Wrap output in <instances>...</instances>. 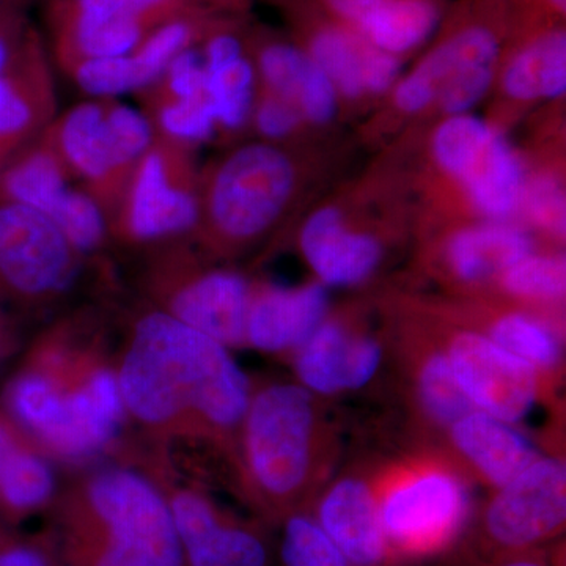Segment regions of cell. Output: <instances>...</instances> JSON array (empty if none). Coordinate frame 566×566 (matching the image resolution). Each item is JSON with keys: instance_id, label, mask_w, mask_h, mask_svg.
I'll return each instance as SVG.
<instances>
[{"instance_id": "1", "label": "cell", "mask_w": 566, "mask_h": 566, "mask_svg": "<svg viewBox=\"0 0 566 566\" xmlns=\"http://www.w3.org/2000/svg\"><path fill=\"white\" fill-rule=\"evenodd\" d=\"M125 411L156 434L237 447L252 387L229 348L161 308L140 312L117 371Z\"/></svg>"}, {"instance_id": "2", "label": "cell", "mask_w": 566, "mask_h": 566, "mask_svg": "<svg viewBox=\"0 0 566 566\" xmlns=\"http://www.w3.org/2000/svg\"><path fill=\"white\" fill-rule=\"evenodd\" d=\"M333 444L318 395L300 382L252 390L237 441L245 493L279 523L307 510L327 483Z\"/></svg>"}, {"instance_id": "3", "label": "cell", "mask_w": 566, "mask_h": 566, "mask_svg": "<svg viewBox=\"0 0 566 566\" xmlns=\"http://www.w3.org/2000/svg\"><path fill=\"white\" fill-rule=\"evenodd\" d=\"M386 539L395 560L452 553L472 520L468 480L446 452H420L371 475Z\"/></svg>"}, {"instance_id": "4", "label": "cell", "mask_w": 566, "mask_h": 566, "mask_svg": "<svg viewBox=\"0 0 566 566\" xmlns=\"http://www.w3.org/2000/svg\"><path fill=\"white\" fill-rule=\"evenodd\" d=\"M296 185V164L277 144L234 148L200 174L199 222L191 240L212 253L255 243L281 221Z\"/></svg>"}, {"instance_id": "5", "label": "cell", "mask_w": 566, "mask_h": 566, "mask_svg": "<svg viewBox=\"0 0 566 566\" xmlns=\"http://www.w3.org/2000/svg\"><path fill=\"white\" fill-rule=\"evenodd\" d=\"M46 134L73 180L102 205L107 218L156 139L144 112L118 98L74 104L55 115Z\"/></svg>"}, {"instance_id": "6", "label": "cell", "mask_w": 566, "mask_h": 566, "mask_svg": "<svg viewBox=\"0 0 566 566\" xmlns=\"http://www.w3.org/2000/svg\"><path fill=\"white\" fill-rule=\"evenodd\" d=\"M566 526V463L539 455L516 479L493 491L455 547L457 556L490 558L556 545Z\"/></svg>"}, {"instance_id": "7", "label": "cell", "mask_w": 566, "mask_h": 566, "mask_svg": "<svg viewBox=\"0 0 566 566\" xmlns=\"http://www.w3.org/2000/svg\"><path fill=\"white\" fill-rule=\"evenodd\" d=\"M196 148L156 136L109 218L111 241L156 248L191 240L199 222L200 172Z\"/></svg>"}, {"instance_id": "8", "label": "cell", "mask_w": 566, "mask_h": 566, "mask_svg": "<svg viewBox=\"0 0 566 566\" xmlns=\"http://www.w3.org/2000/svg\"><path fill=\"white\" fill-rule=\"evenodd\" d=\"M186 241L151 248L145 293L156 308L227 348L245 345L251 283L237 271L205 266Z\"/></svg>"}, {"instance_id": "9", "label": "cell", "mask_w": 566, "mask_h": 566, "mask_svg": "<svg viewBox=\"0 0 566 566\" xmlns=\"http://www.w3.org/2000/svg\"><path fill=\"white\" fill-rule=\"evenodd\" d=\"M434 335L457 385L476 411L523 430L539 405L549 400L553 385L475 327H453Z\"/></svg>"}, {"instance_id": "10", "label": "cell", "mask_w": 566, "mask_h": 566, "mask_svg": "<svg viewBox=\"0 0 566 566\" xmlns=\"http://www.w3.org/2000/svg\"><path fill=\"white\" fill-rule=\"evenodd\" d=\"M84 259L48 216L0 202V300L43 307L66 294Z\"/></svg>"}, {"instance_id": "11", "label": "cell", "mask_w": 566, "mask_h": 566, "mask_svg": "<svg viewBox=\"0 0 566 566\" xmlns=\"http://www.w3.org/2000/svg\"><path fill=\"white\" fill-rule=\"evenodd\" d=\"M431 150L486 218L504 221L520 208L526 185L523 164L509 140L482 118L450 115L436 129Z\"/></svg>"}, {"instance_id": "12", "label": "cell", "mask_w": 566, "mask_h": 566, "mask_svg": "<svg viewBox=\"0 0 566 566\" xmlns=\"http://www.w3.org/2000/svg\"><path fill=\"white\" fill-rule=\"evenodd\" d=\"M77 510L107 535L139 547L158 566H186L166 495L132 469L92 475Z\"/></svg>"}, {"instance_id": "13", "label": "cell", "mask_w": 566, "mask_h": 566, "mask_svg": "<svg viewBox=\"0 0 566 566\" xmlns=\"http://www.w3.org/2000/svg\"><path fill=\"white\" fill-rule=\"evenodd\" d=\"M385 356V345L375 335L326 318L293 353V360L301 386L318 397H334L370 385Z\"/></svg>"}, {"instance_id": "14", "label": "cell", "mask_w": 566, "mask_h": 566, "mask_svg": "<svg viewBox=\"0 0 566 566\" xmlns=\"http://www.w3.org/2000/svg\"><path fill=\"white\" fill-rule=\"evenodd\" d=\"M307 510L349 566H400L386 539L371 475L348 472L327 482Z\"/></svg>"}, {"instance_id": "15", "label": "cell", "mask_w": 566, "mask_h": 566, "mask_svg": "<svg viewBox=\"0 0 566 566\" xmlns=\"http://www.w3.org/2000/svg\"><path fill=\"white\" fill-rule=\"evenodd\" d=\"M170 510L186 566H268L270 551L255 528L222 516L199 491L177 490Z\"/></svg>"}, {"instance_id": "16", "label": "cell", "mask_w": 566, "mask_h": 566, "mask_svg": "<svg viewBox=\"0 0 566 566\" xmlns=\"http://www.w3.org/2000/svg\"><path fill=\"white\" fill-rule=\"evenodd\" d=\"M442 438L453 463L493 491L543 455L526 431L476 409L450 424Z\"/></svg>"}, {"instance_id": "17", "label": "cell", "mask_w": 566, "mask_h": 566, "mask_svg": "<svg viewBox=\"0 0 566 566\" xmlns=\"http://www.w3.org/2000/svg\"><path fill=\"white\" fill-rule=\"evenodd\" d=\"M57 115L50 59L39 41L13 69L0 74V172Z\"/></svg>"}, {"instance_id": "18", "label": "cell", "mask_w": 566, "mask_h": 566, "mask_svg": "<svg viewBox=\"0 0 566 566\" xmlns=\"http://www.w3.org/2000/svg\"><path fill=\"white\" fill-rule=\"evenodd\" d=\"M329 296L323 283L286 289L252 286L245 318V345L263 353H294L327 318Z\"/></svg>"}, {"instance_id": "19", "label": "cell", "mask_w": 566, "mask_h": 566, "mask_svg": "<svg viewBox=\"0 0 566 566\" xmlns=\"http://www.w3.org/2000/svg\"><path fill=\"white\" fill-rule=\"evenodd\" d=\"M300 248L324 286L359 285L375 274L385 256L375 237L349 230L344 214L334 207L308 216L301 229Z\"/></svg>"}, {"instance_id": "20", "label": "cell", "mask_w": 566, "mask_h": 566, "mask_svg": "<svg viewBox=\"0 0 566 566\" xmlns=\"http://www.w3.org/2000/svg\"><path fill=\"white\" fill-rule=\"evenodd\" d=\"M397 353L416 416L428 431L442 436L450 424L474 409L457 385L436 335L408 338Z\"/></svg>"}, {"instance_id": "21", "label": "cell", "mask_w": 566, "mask_h": 566, "mask_svg": "<svg viewBox=\"0 0 566 566\" xmlns=\"http://www.w3.org/2000/svg\"><path fill=\"white\" fill-rule=\"evenodd\" d=\"M307 54L333 81L337 92L348 98L389 91L400 71L395 55L378 50L349 29L327 28L316 32Z\"/></svg>"}, {"instance_id": "22", "label": "cell", "mask_w": 566, "mask_h": 566, "mask_svg": "<svg viewBox=\"0 0 566 566\" xmlns=\"http://www.w3.org/2000/svg\"><path fill=\"white\" fill-rule=\"evenodd\" d=\"M499 52L497 36L483 25L453 33L395 87V106L406 114L427 109L450 77L475 66H495Z\"/></svg>"}, {"instance_id": "23", "label": "cell", "mask_w": 566, "mask_h": 566, "mask_svg": "<svg viewBox=\"0 0 566 566\" xmlns=\"http://www.w3.org/2000/svg\"><path fill=\"white\" fill-rule=\"evenodd\" d=\"M534 252V241L524 230L501 221L458 230L444 249L447 273L464 285L497 279L506 268Z\"/></svg>"}, {"instance_id": "24", "label": "cell", "mask_w": 566, "mask_h": 566, "mask_svg": "<svg viewBox=\"0 0 566 566\" xmlns=\"http://www.w3.org/2000/svg\"><path fill=\"white\" fill-rule=\"evenodd\" d=\"M46 129L0 172V202L20 205L50 216L73 182Z\"/></svg>"}, {"instance_id": "25", "label": "cell", "mask_w": 566, "mask_h": 566, "mask_svg": "<svg viewBox=\"0 0 566 566\" xmlns=\"http://www.w3.org/2000/svg\"><path fill=\"white\" fill-rule=\"evenodd\" d=\"M476 331L535 368L556 387L564 374V335L556 324L524 311H504Z\"/></svg>"}, {"instance_id": "26", "label": "cell", "mask_w": 566, "mask_h": 566, "mask_svg": "<svg viewBox=\"0 0 566 566\" xmlns=\"http://www.w3.org/2000/svg\"><path fill=\"white\" fill-rule=\"evenodd\" d=\"M506 95L520 102L560 98L566 91V36L549 31L536 36L510 61L502 76Z\"/></svg>"}, {"instance_id": "27", "label": "cell", "mask_w": 566, "mask_h": 566, "mask_svg": "<svg viewBox=\"0 0 566 566\" xmlns=\"http://www.w3.org/2000/svg\"><path fill=\"white\" fill-rule=\"evenodd\" d=\"M438 22V7L431 0H376L354 31L397 57L430 39Z\"/></svg>"}, {"instance_id": "28", "label": "cell", "mask_w": 566, "mask_h": 566, "mask_svg": "<svg viewBox=\"0 0 566 566\" xmlns=\"http://www.w3.org/2000/svg\"><path fill=\"white\" fill-rule=\"evenodd\" d=\"M207 92L214 112L216 136L237 133L251 122L256 99L255 65L243 54L222 65L205 69Z\"/></svg>"}, {"instance_id": "29", "label": "cell", "mask_w": 566, "mask_h": 566, "mask_svg": "<svg viewBox=\"0 0 566 566\" xmlns=\"http://www.w3.org/2000/svg\"><path fill=\"white\" fill-rule=\"evenodd\" d=\"M200 11L193 0H51L48 17L140 21L151 28Z\"/></svg>"}, {"instance_id": "30", "label": "cell", "mask_w": 566, "mask_h": 566, "mask_svg": "<svg viewBox=\"0 0 566 566\" xmlns=\"http://www.w3.org/2000/svg\"><path fill=\"white\" fill-rule=\"evenodd\" d=\"M54 488L50 464L25 442L0 468V505L14 515H25L48 504Z\"/></svg>"}, {"instance_id": "31", "label": "cell", "mask_w": 566, "mask_h": 566, "mask_svg": "<svg viewBox=\"0 0 566 566\" xmlns=\"http://www.w3.org/2000/svg\"><path fill=\"white\" fill-rule=\"evenodd\" d=\"M48 218L84 260L102 252L111 243L106 211L81 186H71Z\"/></svg>"}, {"instance_id": "32", "label": "cell", "mask_w": 566, "mask_h": 566, "mask_svg": "<svg viewBox=\"0 0 566 566\" xmlns=\"http://www.w3.org/2000/svg\"><path fill=\"white\" fill-rule=\"evenodd\" d=\"M211 31L202 11L182 14L158 25L133 52L148 85L158 80L178 55L202 43Z\"/></svg>"}, {"instance_id": "33", "label": "cell", "mask_w": 566, "mask_h": 566, "mask_svg": "<svg viewBox=\"0 0 566 566\" xmlns=\"http://www.w3.org/2000/svg\"><path fill=\"white\" fill-rule=\"evenodd\" d=\"M499 283L509 296L536 304L564 301L566 263L564 255L528 253L499 275Z\"/></svg>"}, {"instance_id": "34", "label": "cell", "mask_w": 566, "mask_h": 566, "mask_svg": "<svg viewBox=\"0 0 566 566\" xmlns=\"http://www.w3.org/2000/svg\"><path fill=\"white\" fill-rule=\"evenodd\" d=\"M281 523L279 556L282 566H349L311 510L290 513Z\"/></svg>"}, {"instance_id": "35", "label": "cell", "mask_w": 566, "mask_h": 566, "mask_svg": "<svg viewBox=\"0 0 566 566\" xmlns=\"http://www.w3.org/2000/svg\"><path fill=\"white\" fill-rule=\"evenodd\" d=\"M63 73L88 98H118L148 87L147 76L133 54L123 57L91 59L73 63Z\"/></svg>"}, {"instance_id": "36", "label": "cell", "mask_w": 566, "mask_h": 566, "mask_svg": "<svg viewBox=\"0 0 566 566\" xmlns=\"http://www.w3.org/2000/svg\"><path fill=\"white\" fill-rule=\"evenodd\" d=\"M311 63V55L300 48L283 41H268L256 52L253 65L264 92L294 104Z\"/></svg>"}, {"instance_id": "37", "label": "cell", "mask_w": 566, "mask_h": 566, "mask_svg": "<svg viewBox=\"0 0 566 566\" xmlns=\"http://www.w3.org/2000/svg\"><path fill=\"white\" fill-rule=\"evenodd\" d=\"M74 515V539L80 566H158L139 547L107 535L80 510Z\"/></svg>"}, {"instance_id": "38", "label": "cell", "mask_w": 566, "mask_h": 566, "mask_svg": "<svg viewBox=\"0 0 566 566\" xmlns=\"http://www.w3.org/2000/svg\"><path fill=\"white\" fill-rule=\"evenodd\" d=\"M520 207L538 229L553 237H565V193L556 178L538 177L524 185Z\"/></svg>"}, {"instance_id": "39", "label": "cell", "mask_w": 566, "mask_h": 566, "mask_svg": "<svg viewBox=\"0 0 566 566\" xmlns=\"http://www.w3.org/2000/svg\"><path fill=\"white\" fill-rule=\"evenodd\" d=\"M493 77L494 66H475L461 71L442 85L436 102L446 114H465L486 95L493 84Z\"/></svg>"}, {"instance_id": "40", "label": "cell", "mask_w": 566, "mask_h": 566, "mask_svg": "<svg viewBox=\"0 0 566 566\" xmlns=\"http://www.w3.org/2000/svg\"><path fill=\"white\" fill-rule=\"evenodd\" d=\"M337 93L333 81L312 61L294 104L305 120L314 125H326L337 112Z\"/></svg>"}, {"instance_id": "41", "label": "cell", "mask_w": 566, "mask_h": 566, "mask_svg": "<svg viewBox=\"0 0 566 566\" xmlns=\"http://www.w3.org/2000/svg\"><path fill=\"white\" fill-rule=\"evenodd\" d=\"M301 118L303 117L293 103L263 92L253 104L251 122L264 142L275 144L292 136L300 126Z\"/></svg>"}, {"instance_id": "42", "label": "cell", "mask_w": 566, "mask_h": 566, "mask_svg": "<svg viewBox=\"0 0 566 566\" xmlns=\"http://www.w3.org/2000/svg\"><path fill=\"white\" fill-rule=\"evenodd\" d=\"M39 41L24 13L0 14V74L13 69Z\"/></svg>"}, {"instance_id": "43", "label": "cell", "mask_w": 566, "mask_h": 566, "mask_svg": "<svg viewBox=\"0 0 566 566\" xmlns=\"http://www.w3.org/2000/svg\"><path fill=\"white\" fill-rule=\"evenodd\" d=\"M564 543H556L543 549L531 553L513 554V556L490 558V560H476L455 556L452 566H564Z\"/></svg>"}, {"instance_id": "44", "label": "cell", "mask_w": 566, "mask_h": 566, "mask_svg": "<svg viewBox=\"0 0 566 566\" xmlns=\"http://www.w3.org/2000/svg\"><path fill=\"white\" fill-rule=\"evenodd\" d=\"M0 566H51L39 549L31 546H11L0 551Z\"/></svg>"}, {"instance_id": "45", "label": "cell", "mask_w": 566, "mask_h": 566, "mask_svg": "<svg viewBox=\"0 0 566 566\" xmlns=\"http://www.w3.org/2000/svg\"><path fill=\"white\" fill-rule=\"evenodd\" d=\"M375 2L376 0H327L331 10L353 28Z\"/></svg>"}, {"instance_id": "46", "label": "cell", "mask_w": 566, "mask_h": 566, "mask_svg": "<svg viewBox=\"0 0 566 566\" xmlns=\"http://www.w3.org/2000/svg\"><path fill=\"white\" fill-rule=\"evenodd\" d=\"M21 444H24V441L18 433L17 424L0 416V468L7 463V460L17 452Z\"/></svg>"}, {"instance_id": "47", "label": "cell", "mask_w": 566, "mask_h": 566, "mask_svg": "<svg viewBox=\"0 0 566 566\" xmlns=\"http://www.w3.org/2000/svg\"><path fill=\"white\" fill-rule=\"evenodd\" d=\"M32 0H0V14L22 13L24 7H28Z\"/></svg>"}, {"instance_id": "48", "label": "cell", "mask_w": 566, "mask_h": 566, "mask_svg": "<svg viewBox=\"0 0 566 566\" xmlns=\"http://www.w3.org/2000/svg\"><path fill=\"white\" fill-rule=\"evenodd\" d=\"M547 2H549L551 6L554 7V9L562 11V13H565L566 0H547Z\"/></svg>"}]
</instances>
